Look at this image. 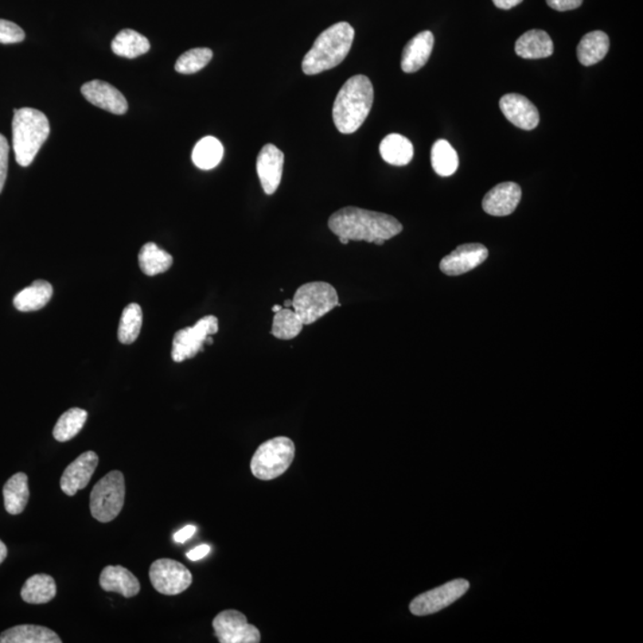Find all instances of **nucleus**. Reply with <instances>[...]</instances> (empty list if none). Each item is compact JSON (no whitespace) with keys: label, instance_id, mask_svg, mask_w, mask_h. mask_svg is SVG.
<instances>
[{"label":"nucleus","instance_id":"10","mask_svg":"<svg viewBox=\"0 0 643 643\" xmlns=\"http://www.w3.org/2000/svg\"><path fill=\"white\" fill-rule=\"evenodd\" d=\"M470 590V583L465 579H455L434 590L417 596L410 604V611L415 616H428L439 613L444 607L457 602Z\"/></svg>","mask_w":643,"mask_h":643},{"label":"nucleus","instance_id":"42","mask_svg":"<svg viewBox=\"0 0 643 643\" xmlns=\"http://www.w3.org/2000/svg\"><path fill=\"white\" fill-rule=\"evenodd\" d=\"M283 307H284L283 306H275L272 307V311H273V313H275H275H279V311L282 310Z\"/></svg>","mask_w":643,"mask_h":643},{"label":"nucleus","instance_id":"1","mask_svg":"<svg viewBox=\"0 0 643 643\" xmlns=\"http://www.w3.org/2000/svg\"><path fill=\"white\" fill-rule=\"evenodd\" d=\"M328 225L331 232L341 239L369 244L378 239L391 240L403 230V225L395 217L356 206H347L331 214Z\"/></svg>","mask_w":643,"mask_h":643},{"label":"nucleus","instance_id":"43","mask_svg":"<svg viewBox=\"0 0 643 643\" xmlns=\"http://www.w3.org/2000/svg\"><path fill=\"white\" fill-rule=\"evenodd\" d=\"M373 244H376L377 245H383L385 244V240L378 239V240L374 241Z\"/></svg>","mask_w":643,"mask_h":643},{"label":"nucleus","instance_id":"32","mask_svg":"<svg viewBox=\"0 0 643 643\" xmlns=\"http://www.w3.org/2000/svg\"><path fill=\"white\" fill-rule=\"evenodd\" d=\"M304 328L302 319L295 310L283 307L273 317L271 334L279 340H294Z\"/></svg>","mask_w":643,"mask_h":643},{"label":"nucleus","instance_id":"27","mask_svg":"<svg viewBox=\"0 0 643 643\" xmlns=\"http://www.w3.org/2000/svg\"><path fill=\"white\" fill-rule=\"evenodd\" d=\"M111 48L116 56L135 58L148 53V50L150 49V43L138 31L124 29L117 34L112 41Z\"/></svg>","mask_w":643,"mask_h":643},{"label":"nucleus","instance_id":"6","mask_svg":"<svg viewBox=\"0 0 643 643\" xmlns=\"http://www.w3.org/2000/svg\"><path fill=\"white\" fill-rule=\"evenodd\" d=\"M340 306L337 290L325 282L304 284L292 299V307L299 315L304 326L313 325Z\"/></svg>","mask_w":643,"mask_h":643},{"label":"nucleus","instance_id":"44","mask_svg":"<svg viewBox=\"0 0 643 643\" xmlns=\"http://www.w3.org/2000/svg\"><path fill=\"white\" fill-rule=\"evenodd\" d=\"M284 306L285 307H291L292 306V300L287 299L285 303H284Z\"/></svg>","mask_w":643,"mask_h":643},{"label":"nucleus","instance_id":"17","mask_svg":"<svg viewBox=\"0 0 643 643\" xmlns=\"http://www.w3.org/2000/svg\"><path fill=\"white\" fill-rule=\"evenodd\" d=\"M522 198V190L516 182H503L489 191L482 200V209L491 216L504 217L517 209Z\"/></svg>","mask_w":643,"mask_h":643},{"label":"nucleus","instance_id":"29","mask_svg":"<svg viewBox=\"0 0 643 643\" xmlns=\"http://www.w3.org/2000/svg\"><path fill=\"white\" fill-rule=\"evenodd\" d=\"M224 148L213 136H206L194 146L192 161L198 169L209 171L220 165L223 159Z\"/></svg>","mask_w":643,"mask_h":643},{"label":"nucleus","instance_id":"33","mask_svg":"<svg viewBox=\"0 0 643 643\" xmlns=\"http://www.w3.org/2000/svg\"><path fill=\"white\" fill-rule=\"evenodd\" d=\"M143 314L139 304L131 303L123 310L119 327V340L123 345H131L139 337L142 328Z\"/></svg>","mask_w":643,"mask_h":643},{"label":"nucleus","instance_id":"8","mask_svg":"<svg viewBox=\"0 0 643 643\" xmlns=\"http://www.w3.org/2000/svg\"><path fill=\"white\" fill-rule=\"evenodd\" d=\"M220 326L216 316L209 315L202 317L193 327L177 331L171 346V358L174 362L189 360L202 352V346L208 342V337L217 334Z\"/></svg>","mask_w":643,"mask_h":643},{"label":"nucleus","instance_id":"23","mask_svg":"<svg viewBox=\"0 0 643 643\" xmlns=\"http://www.w3.org/2000/svg\"><path fill=\"white\" fill-rule=\"evenodd\" d=\"M53 297V286L46 280H36L16 296L14 306L22 313L41 310Z\"/></svg>","mask_w":643,"mask_h":643},{"label":"nucleus","instance_id":"21","mask_svg":"<svg viewBox=\"0 0 643 643\" xmlns=\"http://www.w3.org/2000/svg\"><path fill=\"white\" fill-rule=\"evenodd\" d=\"M56 631L47 627L22 625L3 631L0 643H61Z\"/></svg>","mask_w":643,"mask_h":643},{"label":"nucleus","instance_id":"45","mask_svg":"<svg viewBox=\"0 0 643 643\" xmlns=\"http://www.w3.org/2000/svg\"><path fill=\"white\" fill-rule=\"evenodd\" d=\"M338 240H340V243L345 245L348 244L350 243V241L346 240V239H341V237H338Z\"/></svg>","mask_w":643,"mask_h":643},{"label":"nucleus","instance_id":"30","mask_svg":"<svg viewBox=\"0 0 643 643\" xmlns=\"http://www.w3.org/2000/svg\"><path fill=\"white\" fill-rule=\"evenodd\" d=\"M88 411L80 408H72L57 420L53 436L58 442H67L76 438L88 420Z\"/></svg>","mask_w":643,"mask_h":643},{"label":"nucleus","instance_id":"12","mask_svg":"<svg viewBox=\"0 0 643 643\" xmlns=\"http://www.w3.org/2000/svg\"><path fill=\"white\" fill-rule=\"evenodd\" d=\"M99 463V457L95 451H88L79 455L62 473L60 481L62 493L73 497L78 491L84 490L91 482Z\"/></svg>","mask_w":643,"mask_h":643},{"label":"nucleus","instance_id":"4","mask_svg":"<svg viewBox=\"0 0 643 643\" xmlns=\"http://www.w3.org/2000/svg\"><path fill=\"white\" fill-rule=\"evenodd\" d=\"M50 132L49 120L36 109L23 108L14 112L13 146L16 161L28 167L34 161Z\"/></svg>","mask_w":643,"mask_h":643},{"label":"nucleus","instance_id":"39","mask_svg":"<svg viewBox=\"0 0 643 643\" xmlns=\"http://www.w3.org/2000/svg\"><path fill=\"white\" fill-rule=\"evenodd\" d=\"M210 551H212V548H210L208 544L198 545V547L191 549V551L187 553V559L191 561L202 560V557L209 555Z\"/></svg>","mask_w":643,"mask_h":643},{"label":"nucleus","instance_id":"36","mask_svg":"<svg viewBox=\"0 0 643 643\" xmlns=\"http://www.w3.org/2000/svg\"><path fill=\"white\" fill-rule=\"evenodd\" d=\"M9 142L0 134V192L5 185L7 175V163H9Z\"/></svg>","mask_w":643,"mask_h":643},{"label":"nucleus","instance_id":"40","mask_svg":"<svg viewBox=\"0 0 643 643\" xmlns=\"http://www.w3.org/2000/svg\"><path fill=\"white\" fill-rule=\"evenodd\" d=\"M493 2L498 9L510 10L514 6L520 5L524 0H493Z\"/></svg>","mask_w":643,"mask_h":643},{"label":"nucleus","instance_id":"34","mask_svg":"<svg viewBox=\"0 0 643 643\" xmlns=\"http://www.w3.org/2000/svg\"><path fill=\"white\" fill-rule=\"evenodd\" d=\"M213 50L209 48H194L187 50L175 62V71L181 74H193L208 66L213 58Z\"/></svg>","mask_w":643,"mask_h":643},{"label":"nucleus","instance_id":"28","mask_svg":"<svg viewBox=\"0 0 643 643\" xmlns=\"http://www.w3.org/2000/svg\"><path fill=\"white\" fill-rule=\"evenodd\" d=\"M139 264L144 275L154 276L169 271L173 264V257L158 244L150 243L140 251Z\"/></svg>","mask_w":643,"mask_h":643},{"label":"nucleus","instance_id":"24","mask_svg":"<svg viewBox=\"0 0 643 643\" xmlns=\"http://www.w3.org/2000/svg\"><path fill=\"white\" fill-rule=\"evenodd\" d=\"M609 48V36L604 31H591L579 42L576 56L583 66H592L602 61Z\"/></svg>","mask_w":643,"mask_h":643},{"label":"nucleus","instance_id":"9","mask_svg":"<svg viewBox=\"0 0 643 643\" xmlns=\"http://www.w3.org/2000/svg\"><path fill=\"white\" fill-rule=\"evenodd\" d=\"M151 586L167 596L182 594L192 584V575L181 563L171 559H159L150 570Z\"/></svg>","mask_w":643,"mask_h":643},{"label":"nucleus","instance_id":"2","mask_svg":"<svg viewBox=\"0 0 643 643\" xmlns=\"http://www.w3.org/2000/svg\"><path fill=\"white\" fill-rule=\"evenodd\" d=\"M373 85L366 76H354L337 93L333 108L335 127L341 134H353L360 129L371 112Z\"/></svg>","mask_w":643,"mask_h":643},{"label":"nucleus","instance_id":"26","mask_svg":"<svg viewBox=\"0 0 643 643\" xmlns=\"http://www.w3.org/2000/svg\"><path fill=\"white\" fill-rule=\"evenodd\" d=\"M57 584L52 576L38 573L30 576L22 587L21 597L26 603L46 604L56 598Z\"/></svg>","mask_w":643,"mask_h":643},{"label":"nucleus","instance_id":"15","mask_svg":"<svg viewBox=\"0 0 643 643\" xmlns=\"http://www.w3.org/2000/svg\"><path fill=\"white\" fill-rule=\"evenodd\" d=\"M500 108L503 115L514 127L524 129V130H533L539 126V110L524 96L517 95V93L503 96L500 100Z\"/></svg>","mask_w":643,"mask_h":643},{"label":"nucleus","instance_id":"18","mask_svg":"<svg viewBox=\"0 0 643 643\" xmlns=\"http://www.w3.org/2000/svg\"><path fill=\"white\" fill-rule=\"evenodd\" d=\"M434 35L422 31L405 46L401 56V69L405 73H415L426 66L434 48Z\"/></svg>","mask_w":643,"mask_h":643},{"label":"nucleus","instance_id":"31","mask_svg":"<svg viewBox=\"0 0 643 643\" xmlns=\"http://www.w3.org/2000/svg\"><path fill=\"white\" fill-rule=\"evenodd\" d=\"M431 165L440 177H451L459 167L457 151L446 140H439L431 150Z\"/></svg>","mask_w":643,"mask_h":643},{"label":"nucleus","instance_id":"7","mask_svg":"<svg viewBox=\"0 0 643 643\" xmlns=\"http://www.w3.org/2000/svg\"><path fill=\"white\" fill-rule=\"evenodd\" d=\"M296 447L285 436L268 440L253 455L251 470L255 478L272 481L285 473L294 462Z\"/></svg>","mask_w":643,"mask_h":643},{"label":"nucleus","instance_id":"3","mask_svg":"<svg viewBox=\"0 0 643 643\" xmlns=\"http://www.w3.org/2000/svg\"><path fill=\"white\" fill-rule=\"evenodd\" d=\"M356 31L349 23L340 22L323 31L313 48L303 58L302 69L306 76H316L337 67L348 56Z\"/></svg>","mask_w":643,"mask_h":643},{"label":"nucleus","instance_id":"37","mask_svg":"<svg viewBox=\"0 0 643 643\" xmlns=\"http://www.w3.org/2000/svg\"><path fill=\"white\" fill-rule=\"evenodd\" d=\"M545 2H547L549 7H552L553 10L560 11V13L578 9L583 4V0H545Z\"/></svg>","mask_w":643,"mask_h":643},{"label":"nucleus","instance_id":"16","mask_svg":"<svg viewBox=\"0 0 643 643\" xmlns=\"http://www.w3.org/2000/svg\"><path fill=\"white\" fill-rule=\"evenodd\" d=\"M81 93L89 103L111 114L123 115L128 110L126 97L107 81H88L81 88Z\"/></svg>","mask_w":643,"mask_h":643},{"label":"nucleus","instance_id":"19","mask_svg":"<svg viewBox=\"0 0 643 643\" xmlns=\"http://www.w3.org/2000/svg\"><path fill=\"white\" fill-rule=\"evenodd\" d=\"M99 586L107 592H116L123 597L131 598L141 590L139 579L126 567L107 566L100 573Z\"/></svg>","mask_w":643,"mask_h":643},{"label":"nucleus","instance_id":"38","mask_svg":"<svg viewBox=\"0 0 643 643\" xmlns=\"http://www.w3.org/2000/svg\"><path fill=\"white\" fill-rule=\"evenodd\" d=\"M197 532L196 525H186V527L179 530V532L174 534L173 540L177 544H184L187 540L194 535Z\"/></svg>","mask_w":643,"mask_h":643},{"label":"nucleus","instance_id":"13","mask_svg":"<svg viewBox=\"0 0 643 643\" xmlns=\"http://www.w3.org/2000/svg\"><path fill=\"white\" fill-rule=\"evenodd\" d=\"M489 257V251L481 244H467L460 245L454 252L443 257L440 270L444 275L457 276L481 266Z\"/></svg>","mask_w":643,"mask_h":643},{"label":"nucleus","instance_id":"11","mask_svg":"<svg viewBox=\"0 0 643 643\" xmlns=\"http://www.w3.org/2000/svg\"><path fill=\"white\" fill-rule=\"evenodd\" d=\"M214 635L221 643H259L261 634L255 626L249 625L240 611L224 610L213 618Z\"/></svg>","mask_w":643,"mask_h":643},{"label":"nucleus","instance_id":"5","mask_svg":"<svg viewBox=\"0 0 643 643\" xmlns=\"http://www.w3.org/2000/svg\"><path fill=\"white\" fill-rule=\"evenodd\" d=\"M126 501V479L120 471H111L101 478L89 494V510L101 524L114 521Z\"/></svg>","mask_w":643,"mask_h":643},{"label":"nucleus","instance_id":"25","mask_svg":"<svg viewBox=\"0 0 643 643\" xmlns=\"http://www.w3.org/2000/svg\"><path fill=\"white\" fill-rule=\"evenodd\" d=\"M380 155L392 166H405L414 158V146L410 140L399 134H389L381 141Z\"/></svg>","mask_w":643,"mask_h":643},{"label":"nucleus","instance_id":"35","mask_svg":"<svg viewBox=\"0 0 643 643\" xmlns=\"http://www.w3.org/2000/svg\"><path fill=\"white\" fill-rule=\"evenodd\" d=\"M26 33L14 22L0 19V43L13 45L25 40Z\"/></svg>","mask_w":643,"mask_h":643},{"label":"nucleus","instance_id":"14","mask_svg":"<svg viewBox=\"0 0 643 643\" xmlns=\"http://www.w3.org/2000/svg\"><path fill=\"white\" fill-rule=\"evenodd\" d=\"M285 157L275 144H266L260 150L256 160V171L264 193L271 196L278 190L282 181Z\"/></svg>","mask_w":643,"mask_h":643},{"label":"nucleus","instance_id":"22","mask_svg":"<svg viewBox=\"0 0 643 643\" xmlns=\"http://www.w3.org/2000/svg\"><path fill=\"white\" fill-rule=\"evenodd\" d=\"M3 496L7 513L19 514L25 512L30 497L28 475L23 472L14 474L4 485Z\"/></svg>","mask_w":643,"mask_h":643},{"label":"nucleus","instance_id":"20","mask_svg":"<svg viewBox=\"0 0 643 643\" xmlns=\"http://www.w3.org/2000/svg\"><path fill=\"white\" fill-rule=\"evenodd\" d=\"M514 52L518 57L528 58V60H537V58L553 56L555 45L545 31L529 30L516 41Z\"/></svg>","mask_w":643,"mask_h":643},{"label":"nucleus","instance_id":"41","mask_svg":"<svg viewBox=\"0 0 643 643\" xmlns=\"http://www.w3.org/2000/svg\"><path fill=\"white\" fill-rule=\"evenodd\" d=\"M7 556V547L5 544L3 543L2 540H0V565L4 563V560L6 559Z\"/></svg>","mask_w":643,"mask_h":643}]
</instances>
